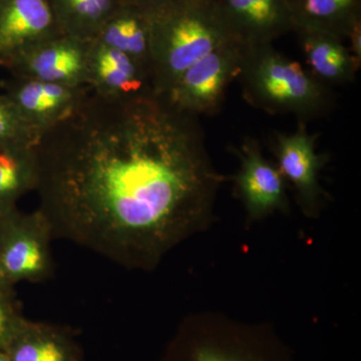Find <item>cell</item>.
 Here are the masks:
<instances>
[{
	"mask_svg": "<svg viewBox=\"0 0 361 361\" xmlns=\"http://www.w3.org/2000/svg\"><path fill=\"white\" fill-rule=\"evenodd\" d=\"M198 116L149 90H90L32 147L39 206L54 238L129 269L152 270L203 231L225 180Z\"/></svg>",
	"mask_w": 361,
	"mask_h": 361,
	"instance_id": "obj_1",
	"label": "cell"
},
{
	"mask_svg": "<svg viewBox=\"0 0 361 361\" xmlns=\"http://www.w3.org/2000/svg\"><path fill=\"white\" fill-rule=\"evenodd\" d=\"M148 11L149 85L156 94H166L185 71L211 52L238 42L212 0H177Z\"/></svg>",
	"mask_w": 361,
	"mask_h": 361,
	"instance_id": "obj_2",
	"label": "cell"
},
{
	"mask_svg": "<svg viewBox=\"0 0 361 361\" xmlns=\"http://www.w3.org/2000/svg\"><path fill=\"white\" fill-rule=\"evenodd\" d=\"M238 80L244 99L268 114H288L306 123L334 108L331 87L273 44L244 45Z\"/></svg>",
	"mask_w": 361,
	"mask_h": 361,
	"instance_id": "obj_3",
	"label": "cell"
},
{
	"mask_svg": "<svg viewBox=\"0 0 361 361\" xmlns=\"http://www.w3.org/2000/svg\"><path fill=\"white\" fill-rule=\"evenodd\" d=\"M164 361H295L269 325L249 324L219 314L183 322Z\"/></svg>",
	"mask_w": 361,
	"mask_h": 361,
	"instance_id": "obj_4",
	"label": "cell"
},
{
	"mask_svg": "<svg viewBox=\"0 0 361 361\" xmlns=\"http://www.w3.org/2000/svg\"><path fill=\"white\" fill-rule=\"evenodd\" d=\"M51 228L39 210L0 215V260L14 284L44 281L54 268Z\"/></svg>",
	"mask_w": 361,
	"mask_h": 361,
	"instance_id": "obj_5",
	"label": "cell"
},
{
	"mask_svg": "<svg viewBox=\"0 0 361 361\" xmlns=\"http://www.w3.org/2000/svg\"><path fill=\"white\" fill-rule=\"evenodd\" d=\"M243 51L239 42L223 45L185 71L161 96L189 115H213L220 110L230 84L238 78Z\"/></svg>",
	"mask_w": 361,
	"mask_h": 361,
	"instance_id": "obj_6",
	"label": "cell"
},
{
	"mask_svg": "<svg viewBox=\"0 0 361 361\" xmlns=\"http://www.w3.org/2000/svg\"><path fill=\"white\" fill-rule=\"evenodd\" d=\"M316 135L308 132L305 123H298L293 133H275L273 135L277 168L284 179L295 188L299 205L310 217L317 214L324 196L319 172L325 158L316 152Z\"/></svg>",
	"mask_w": 361,
	"mask_h": 361,
	"instance_id": "obj_7",
	"label": "cell"
},
{
	"mask_svg": "<svg viewBox=\"0 0 361 361\" xmlns=\"http://www.w3.org/2000/svg\"><path fill=\"white\" fill-rule=\"evenodd\" d=\"M235 153L240 160L235 186L248 219L260 220L276 211H286L288 198L284 177L265 158L258 142L246 139Z\"/></svg>",
	"mask_w": 361,
	"mask_h": 361,
	"instance_id": "obj_8",
	"label": "cell"
},
{
	"mask_svg": "<svg viewBox=\"0 0 361 361\" xmlns=\"http://www.w3.org/2000/svg\"><path fill=\"white\" fill-rule=\"evenodd\" d=\"M89 44L90 42L59 35L25 52L8 68L16 77L73 87H89Z\"/></svg>",
	"mask_w": 361,
	"mask_h": 361,
	"instance_id": "obj_9",
	"label": "cell"
},
{
	"mask_svg": "<svg viewBox=\"0 0 361 361\" xmlns=\"http://www.w3.org/2000/svg\"><path fill=\"white\" fill-rule=\"evenodd\" d=\"M59 35L49 0H0V66Z\"/></svg>",
	"mask_w": 361,
	"mask_h": 361,
	"instance_id": "obj_10",
	"label": "cell"
},
{
	"mask_svg": "<svg viewBox=\"0 0 361 361\" xmlns=\"http://www.w3.org/2000/svg\"><path fill=\"white\" fill-rule=\"evenodd\" d=\"M235 39L244 45L273 44L292 32L288 0H212Z\"/></svg>",
	"mask_w": 361,
	"mask_h": 361,
	"instance_id": "obj_11",
	"label": "cell"
},
{
	"mask_svg": "<svg viewBox=\"0 0 361 361\" xmlns=\"http://www.w3.org/2000/svg\"><path fill=\"white\" fill-rule=\"evenodd\" d=\"M90 90L16 77L6 96L21 118L39 133L68 116Z\"/></svg>",
	"mask_w": 361,
	"mask_h": 361,
	"instance_id": "obj_12",
	"label": "cell"
},
{
	"mask_svg": "<svg viewBox=\"0 0 361 361\" xmlns=\"http://www.w3.org/2000/svg\"><path fill=\"white\" fill-rule=\"evenodd\" d=\"M90 90L109 96H130L152 90L142 66L123 52L94 39L87 51Z\"/></svg>",
	"mask_w": 361,
	"mask_h": 361,
	"instance_id": "obj_13",
	"label": "cell"
},
{
	"mask_svg": "<svg viewBox=\"0 0 361 361\" xmlns=\"http://www.w3.org/2000/svg\"><path fill=\"white\" fill-rule=\"evenodd\" d=\"M94 39L128 54L144 68L149 80L151 25L148 9L121 0L120 6Z\"/></svg>",
	"mask_w": 361,
	"mask_h": 361,
	"instance_id": "obj_14",
	"label": "cell"
},
{
	"mask_svg": "<svg viewBox=\"0 0 361 361\" xmlns=\"http://www.w3.org/2000/svg\"><path fill=\"white\" fill-rule=\"evenodd\" d=\"M311 75L332 87L350 84L360 66L351 56L344 40L334 35L311 30L296 32Z\"/></svg>",
	"mask_w": 361,
	"mask_h": 361,
	"instance_id": "obj_15",
	"label": "cell"
},
{
	"mask_svg": "<svg viewBox=\"0 0 361 361\" xmlns=\"http://www.w3.org/2000/svg\"><path fill=\"white\" fill-rule=\"evenodd\" d=\"M4 351L11 361H82L77 344L65 329L28 319Z\"/></svg>",
	"mask_w": 361,
	"mask_h": 361,
	"instance_id": "obj_16",
	"label": "cell"
},
{
	"mask_svg": "<svg viewBox=\"0 0 361 361\" xmlns=\"http://www.w3.org/2000/svg\"><path fill=\"white\" fill-rule=\"evenodd\" d=\"M292 32L311 30L345 40L361 20V0H288Z\"/></svg>",
	"mask_w": 361,
	"mask_h": 361,
	"instance_id": "obj_17",
	"label": "cell"
},
{
	"mask_svg": "<svg viewBox=\"0 0 361 361\" xmlns=\"http://www.w3.org/2000/svg\"><path fill=\"white\" fill-rule=\"evenodd\" d=\"M61 35L92 42L121 0H49Z\"/></svg>",
	"mask_w": 361,
	"mask_h": 361,
	"instance_id": "obj_18",
	"label": "cell"
},
{
	"mask_svg": "<svg viewBox=\"0 0 361 361\" xmlns=\"http://www.w3.org/2000/svg\"><path fill=\"white\" fill-rule=\"evenodd\" d=\"M33 185L32 149H0V215L18 208L16 203Z\"/></svg>",
	"mask_w": 361,
	"mask_h": 361,
	"instance_id": "obj_19",
	"label": "cell"
},
{
	"mask_svg": "<svg viewBox=\"0 0 361 361\" xmlns=\"http://www.w3.org/2000/svg\"><path fill=\"white\" fill-rule=\"evenodd\" d=\"M37 134L8 97L0 96V149H32Z\"/></svg>",
	"mask_w": 361,
	"mask_h": 361,
	"instance_id": "obj_20",
	"label": "cell"
},
{
	"mask_svg": "<svg viewBox=\"0 0 361 361\" xmlns=\"http://www.w3.org/2000/svg\"><path fill=\"white\" fill-rule=\"evenodd\" d=\"M25 319L14 294L0 295V349L6 348Z\"/></svg>",
	"mask_w": 361,
	"mask_h": 361,
	"instance_id": "obj_21",
	"label": "cell"
},
{
	"mask_svg": "<svg viewBox=\"0 0 361 361\" xmlns=\"http://www.w3.org/2000/svg\"><path fill=\"white\" fill-rule=\"evenodd\" d=\"M345 39H348V49L351 56H353L356 63L360 66L361 65V20L356 21L351 30H349L348 37Z\"/></svg>",
	"mask_w": 361,
	"mask_h": 361,
	"instance_id": "obj_22",
	"label": "cell"
},
{
	"mask_svg": "<svg viewBox=\"0 0 361 361\" xmlns=\"http://www.w3.org/2000/svg\"><path fill=\"white\" fill-rule=\"evenodd\" d=\"M14 285L0 260V295L14 294Z\"/></svg>",
	"mask_w": 361,
	"mask_h": 361,
	"instance_id": "obj_23",
	"label": "cell"
},
{
	"mask_svg": "<svg viewBox=\"0 0 361 361\" xmlns=\"http://www.w3.org/2000/svg\"><path fill=\"white\" fill-rule=\"evenodd\" d=\"M129 4H135L145 9H154L157 7L166 6L171 2L177 1V0H123Z\"/></svg>",
	"mask_w": 361,
	"mask_h": 361,
	"instance_id": "obj_24",
	"label": "cell"
},
{
	"mask_svg": "<svg viewBox=\"0 0 361 361\" xmlns=\"http://www.w3.org/2000/svg\"><path fill=\"white\" fill-rule=\"evenodd\" d=\"M0 361H11L4 349H0Z\"/></svg>",
	"mask_w": 361,
	"mask_h": 361,
	"instance_id": "obj_25",
	"label": "cell"
}]
</instances>
